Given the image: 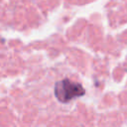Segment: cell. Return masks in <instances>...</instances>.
<instances>
[{
  "instance_id": "1",
  "label": "cell",
  "mask_w": 127,
  "mask_h": 127,
  "mask_svg": "<svg viewBox=\"0 0 127 127\" xmlns=\"http://www.w3.org/2000/svg\"><path fill=\"white\" fill-rule=\"evenodd\" d=\"M54 92L60 102L67 103L76 97L83 96L85 89L81 83L73 81L69 78H64L55 83Z\"/></svg>"
}]
</instances>
